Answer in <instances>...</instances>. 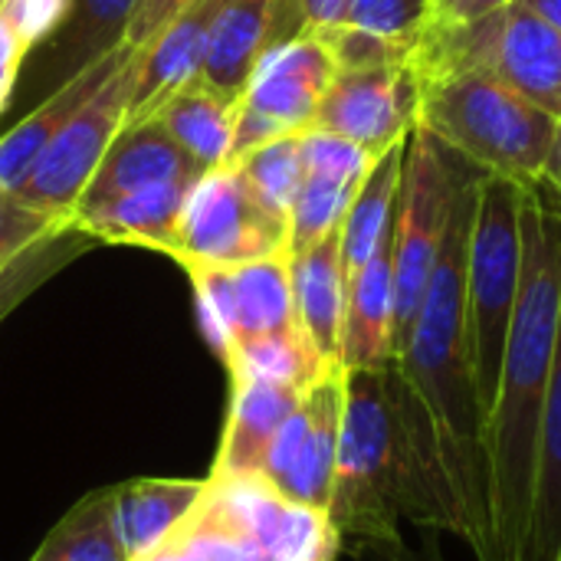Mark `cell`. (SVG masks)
I'll use <instances>...</instances> for the list:
<instances>
[{"instance_id": "cell-1", "label": "cell", "mask_w": 561, "mask_h": 561, "mask_svg": "<svg viewBox=\"0 0 561 561\" xmlns=\"http://www.w3.org/2000/svg\"><path fill=\"white\" fill-rule=\"evenodd\" d=\"M480 178L483 174L463 178L454 194L427 293L394 362L431 427L457 516V539L470 546L477 561H500L490 506L486 408L480 401L467 345V253Z\"/></svg>"}, {"instance_id": "cell-2", "label": "cell", "mask_w": 561, "mask_h": 561, "mask_svg": "<svg viewBox=\"0 0 561 561\" xmlns=\"http://www.w3.org/2000/svg\"><path fill=\"white\" fill-rule=\"evenodd\" d=\"M523 276L506 335L496 398L486 417L496 559L533 561L539 431L561 322V207L533 184L519 210Z\"/></svg>"}, {"instance_id": "cell-3", "label": "cell", "mask_w": 561, "mask_h": 561, "mask_svg": "<svg viewBox=\"0 0 561 561\" xmlns=\"http://www.w3.org/2000/svg\"><path fill=\"white\" fill-rule=\"evenodd\" d=\"M329 519L342 549L404 539L401 519L424 533L457 536L431 427L398 362L345 371Z\"/></svg>"}, {"instance_id": "cell-4", "label": "cell", "mask_w": 561, "mask_h": 561, "mask_svg": "<svg viewBox=\"0 0 561 561\" xmlns=\"http://www.w3.org/2000/svg\"><path fill=\"white\" fill-rule=\"evenodd\" d=\"M417 125L454 158H463L483 178H506L519 187L542 181L556 115L473 69H431L417 72Z\"/></svg>"}, {"instance_id": "cell-5", "label": "cell", "mask_w": 561, "mask_h": 561, "mask_svg": "<svg viewBox=\"0 0 561 561\" xmlns=\"http://www.w3.org/2000/svg\"><path fill=\"white\" fill-rule=\"evenodd\" d=\"M523 191L526 187L506 178H480L477 184V210L467 253V345L486 417L496 398L523 276Z\"/></svg>"}, {"instance_id": "cell-6", "label": "cell", "mask_w": 561, "mask_h": 561, "mask_svg": "<svg viewBox=\"0 0 561 561\" xmlns=\"http://www.w3.org/2000/svg\"><path fill=\"white\" fill-rule=\"evenodd\" d=\"M411 66L486 72L561 118V33L523 0L467 26L431 23Z\"/></svg>"}, {"instance_id": "cell-7", "label": "cell", "mask_w": 561, "mask_h": 561, "mask_svg": "<svg viewBox=\"0 0 561 561\" xmlns=\"http://www.w3.org/2000/svg\"><path fill=\"white\" fill-rule=\"evenodd\" d=\"M460 181L454 151H447L427 128L414 125L404 145L394 207V358L401 355L427 293Z\"/></svg>"}, {"instance_id": "cell-8", "label": "cell", "mask_w": 561, "mask_h": 561, "mask_svg": "<svg viewBox=\"0 0 561 561\" xmlns=\"http://www.w3.org/2000/svg\"><path fill=\"white\" fill-rule=\"evenodd\" d=\"M289 253V220L273 214L233 164H220L187 191L171 260L187 266H240Z\"/></svg>"}, {"instance_id": "cell-9", "label": "cell", "mask_w": 561, "mask_h": 561, "mask_svg": "<svg viewBox=\"0 0 561 561\" xmlns=\"http://www.w3.org/2000/svg\"><path fill=\"white\" fill-rule=\"evenodd\" d=\"M335 76L339 66L316 33H302L270 46L237 102L230 161L273 138L309 131L312 115Z\"/></svg>"}, {"instance_id": "cell-10", "label": "cell", "mask_w": 561, "mask_h": 561, "mask_svg": "<svg viewBox=\"0 0 561 561\" xmlns=\"http://www.w3.org/2000/svg\"><path fill=\"white\" fill-rule=\"evenodd\" d=\"M207 342L224 362L237 345L299 329L289 253L240 266H187Z\"/></svg>"}, {"instance_id": "cell-11", "label": "cell", "mask_w": 561, "mask_h": 561, "mask_svg": "<svg viewBox=\"0 0 561 561\" xmlns=\"http://www.w3.org/2000/svg\"><path fill=\"white\" fill-rule=\"evenodd\" d=\"M131 82H135V56L59 128V135L33 161V168L16 187V194L26 204L66 217L72 227V210L79 197L85 194L112 138L125 125Z\"/></svg>"}, {"instance_id": "cell-12", "label": "cell", "mask_w": 561, "mask_h": 561, "mask_svg": "<svg viewBox=\"0 0 561 561\" xmlns=\"http://www.w3.org/2000/svg\"><path fill=\"white\" fill-rule=\"evenodd\" d=\"M345 411V368L335 365L316 378L296 411L276 431L260 480L283 500L329 513L335 457Z\"/></svg>"}, {"instance_id": "cell-13", "label": "cell", "mask_w": 561, "mask_h": 561, "mask_svg": "<svg viewBox=\"0 0 561 561\" xmlns=\"http://www.w3.org/2000/svg\"><path fill=\"white\" fill-rule=\"evenodd\" d=\"M417 102L421 82L411 62L339 69L309 131H325L368 154H381L417 125Z\"/></svg>"}, {"instance_id": "cell-14", "label": "cell", "mask_w": 561, "mask_h": 561, "mask_svg": "<svg viewBox=\"0 0 561 561\" xmlns=\"http://www.w3.org/2000/svg\"><path fill=\"white\" fill-rule=\"evenodd\" d=\"M138 0H62L56 23L30 46L16 85L23 99L39 105L89 62L105 56L125 39V26Z\"/></svg>"}, {"instance_id": "cell-15", "label": "cell", "mask_w": 561, "mask_h": 561, "mask_svg": "<svg viewBox=\"0 0 561 561\" xmlns=\"http://www.w3.org/2000/svg\"><path fill=\"white\" fill-rule=\"evenodd\" d=\"M375 158L378 154H368L345 138L302 131V184L289 210V253H299L342 227Z\"/></svg>"}, {"instance_id": "cell-16", "label": "cell", "mask_w": 561, "mask_h": 561, "mask_svg": "<svg viewBox=\"0 0 561 561\" xmlns=\"http://www.w3.org/2000/svg\"><path fill=\"white\" fill-rule=\"evenodd\" d=\"M306 388L230 375V404L224 421V437L217 460L207 480H250L260 477L266 450L283 427V421L296 411Z\"/></svg>"}, {"instance_id": "cell-17", "label": "cell", "mask_w": 561, "mask_h": 561, "mask_svg": "<svg viewBox=\"0 0 561 561\" xmlns=\"http://www.w3.org/2000/svg\"><path fill=\"white\" fill-rule=\"evenodd\" d=\"M201 174L207 171H201V164L151 115V118L122 125V131L112 138L79 204H99V201L154 187V184H168V181H197Z\"/></svg>"}, {"instance_id": "cell-18", "label": "cell", "mask_w": 561, "mask_h": 561, "mask_svg": "<svg viewBox=\"0 0 561 561\" xmlns=\"http://www.w3.org/2000/svg\"><path fill=\"white\" fill-rule=\"evenodd\" d=\"M217 7L220 0H194L148 46L135 53V82L128 95L125 125L151 118L174 89H181L201 72L204 39Z\"/></svg>"}, {"instance_id": "cell-19", "label": "cell", "mask_w": 561, "mask_h": 561, "mask_svg": "<svg viewBox=\"0 0 561 561\" xmlns=\"http://www.w3.org/2000/svg\"><path fill=\"white\" fill-rule=\"evenodd\" d=\"M135 56V46H128L125 39L108 49L105 56H99L95 62H89L79 76H72L66 85H59L49 99H43L30 115H23L13 128H7L0 135V187L16 191L20 181L26 178V171L33 168V161L43 154V148L59 135V128Z\"/></svg>"}, {"instance_id": "cell-20", "label": "cell", "mask_w": 561, "mask_h": 561, "mask_svg": "<svg viewBox=\"0 0 561 561\" xmlns=\"http://www.w3.org/2000/svg\"><path fill=\"white\" fill-rule=\"evenodd\" d=\"M394 362V224L371 260L348 279L342 368H385Z\"/></svg>"}, {"instance_id": "cell-21", "label": "cell", "mask_w": 561, "mask_h": 561, "mask_svg": "<svg viewBox=\"0 0 561 561\" xmlns=\"http://www.w3.org/2000/svg\"><path fill=\"white\" fill-rule=\"evenodd\" d=\"M296 319L312 348L329 365H342V329L348 302V276L342 263V227L319 243L289 253Z\"/></svg>"}, {"instance_id": "cell-22", "label": "cell", "mask_w": 561, "mask_h": 561, "mask_svg": "<svg viewBox=\"0 0 561 561\" xmlns=\"http://www.w3.org/2000/svg\"><path fill=\"white\" fill-rule=\"evenodd\" d=\"M191 187L194 181H168L99 204H79L72 210V230L105 243H135L171 256Z\"/></svg>"}, {"instance_id": "cell-23", "label": "cell", "mask_w": 561, "mask_h": 561, "mask_svg": "<svg viewBox=\"0 0 561 561\" xmlns=\"http://www.w3.org/2000/svg\"><path fill=\"white\" fill-rule=\"evenodd\" d=\"M207 480L138 477L115 486V529L128 561L148 559L197 510Z\"/></svg>"}, {"instance_id": "cell-24", "label": "cell", "mask_w": 561, "mask_h": 561, "mask_svg": "<svg viewBox=\"0 0 561 561\" xmlns=\"http://www.w3.org/2000/svg\"><path fill=\"white\" fill-rule=\"evenodd\" d=\"M141 561H276L247 529L227 483L207 480L197 510L168 536L161 549Z\"/></svg>"}, {"instance_id": "cell-25", "label": "cell", "mask_w": 561, "mask_h": 561, "mask_svg": "<svg viewBox=\"0 0 561 561\" xmlns=\"http://www.w3.org/2000/svg\"><path fill=\"white\" fill-rule=\"evenodd\" d=\"M276 0H220L201 59V79L240 99L260 56L270 46V20Z\"/></svg>"}, {"instance_id": "cell-26", "label": "cell", "mask_w": 561, "mask_h": 561, "mask_svg": "<svg viewBox=\"0 0 561 561\" xmlns=\"http://www.w3.org/2000/svg\"><path fill=\"white\" fill-rule=\"evenodd\" d=\"M237 102L240 99H230L207 79L194 76L158 105L154 118L201 164V171H214L230 161Z\"/></svg>"}, {"instance_id": "cell-27", "label": "cell", "mask_w": 561, "mask_h": 561, "mask_svg": "<svg viewBox=\"0 0 561 561\" xmlns=\"http://www.w3.org/2000/svg\"><path fill=\"white\" fill-rule=\"evenodd\" d=\"M404 145H408V135L401 141H394L391 148H385L371 161L365 181L358 184V191L348 204V214L342 220V263H345L348 279L371 260L381 237L394 224L401 168H404Z\"/></svg>"}, {"instance_id": "cell-28", "label": "cell", "mask_w": 561, "mask_h": 561, "mask_svg": "<svg viewBox=\"0 0 561 561\" xmlns=\"http://www.w3.org/2000/svg\"><path fill=\"white\" fill-rule=\"evenodd\" d=\"M561 556V322L556 358L549 371V391L539 431V470L533 506V561H556Z\"/></svg>"}, {"instance_id": "cell-29", "label": "cell", "mask_w": 561, "mask_h": 561, "mask_svg": "<svg viewBox=\"0 0 561 561\" xmlns=\"http://www.w3.org/2000/svg\"><path fill=\"white\" fill-rule=\"evenodd\" d=\"M30 561H128L115 529V486L82 496Z\"/></svg>"}, {"instance_id": "cell-30", "label": "cell", "mask_w": 561, "mask_h": 561, "mask_svg": "<svg viewBox=\"0 0 561 561\" xmlns=\"http://www.w3.org/2000/svg\"><path fill=\"white\" fill-rule=\"evenodd\" d=\"M224 365H227V375H250V378L283 381V385H296V388H309L316 378H322L329 368H335V365L322 362V355L312 348V342L306 339L302 329L243 342L224 358Z\"/></svg>"}, {"instance_id": "cell-31", "label": "cell", "mask_w": 561, "mask_h": 561, "mask_svg": "<svg viewBox=\"0 0 561 561\" xmlns=\"http://www.w3.org/2000/svg\"><path fill=\"white\" fill-rule=\"evenodd\" d=\"M230 164L243 174L250 191L273 214L289 220L293 201H296L299 184H302V135L273 138V141L247 151L243 158H237Z\"/></svg>"}, {"instance_id": "cell-32", "label": "cell", "mask_w": 561, "mask_h": 561, "mask_svg": "<svg viewBox=\"0 0 561 561\" xmlns=\"http://www.w3.org/2000/svg\"><path fill=\"white\" fill-rule=\"evenodd\" d=\"M66 230H72L66 217L33 207L16 191L0 187V279L20 256L56 240Z\"/></svg>"}, {"instance_id": "cell-33", "label": "cell", "mask_w": 561, "mask_h": 561, "mask_svg": "<svg viewBox=\"0 0 561 561\" xmlns=\"http://www.w3.org/2000/svg\"><path fill=\"white\" fill-rule=\"evenodd\" d=\"M434 20V0H348L342 23L414 46Z\"/></svg>"}, {"instance_id": "cell-34", "label": "cell", "mask_w": 561, "mask_h": 561, "mask_svg": "<svg viewBox=\"0 0 561 561\" xmlns=\"http://www.w3.org/2000/svg\"><path fill=\"white\" fill-rule=\"evenodd\" d=\"M26 53H30V36L23 33V26L13 20L10 10H0V112L7 108L16 89V76Z\"/></svg>"}, {"instance_id": "cell-35", "label": "cell", "mask_w": 561, "mask_h": 561, "mask_svg": "<svg viewBox=\"0 0 561 561\" xmlns=\"http://www.w3.org/2000/svg\"><path fill=\"white\" fill-rule=\"evenodd\" d=\"M194 0H138L131 10V20L125 26V43L141 49L148 46L178 13H184Z\"/></svg>"}, {"instance_id": "cell-36", "label": "cell", "mask_w": 561, "mask_h": 561, "mask_svg": "<svg viewBox=\"0 0 561 561\" xmlns=\"http://www.w3.org/2000/svg\"><path fill=\"white\" fill-rule=\"evenodd\" d=\"M437 536V533H434ZM431 533L421 539L417 549H411L404 539L394 542H365V546H352L342 549V556H348V561H444L440 542Z\"/></svg>"}, {"instance_id": "cell-37", "label": "cell", "mask_w": 561, "mask_h": 561, "mask_svg": "<svg viewBox=\"0 0 561 561\" xmlns=\"http://www.w3.org/2000/svg\"><path fill=\"white\" fill-rule=\"evenodd\" d=\"M516 0H450L431 23H440V26H467V23H477L503 7H510Z\"/></svg>"}, {"instance_id": "cell-38", "label": "cell", "mask_w": 561, "mask_h": 561, "mask_svg": "<svg viewBox=\"0 0 561 561\" xmlns=\"http://www.w3.org/2000/svg\"><path fill=\"white\" fill-rule=\"evenodd\" d=\"M296 3H299V16H302L306 33L339 26L345 16V7H348V0H296Z\"/></svg>"}, {"instance_id": "cell-39", "label": "cell", "mask_w": 561, "mask_h": 561, "mask_svg": "<svg viewBox=\"0 0 561 561\" xmlns=\"http://www.w3.org/2000/svg\"><path fill=\"white\" fill-rule=\"evenodd\" d=\"M561 207V118H556V135H552V145H549V158H546V168H542V181H539Z\"/></svg>"}, {"instance_id": "cell-40", "label": "cell", "mask_w": 561, "mask_h": 561, "mask_svg": "<svg viewBox=\"0 0 561 561\" xmlns=\"http://www.w3.org/2000/svg\"><path fill=\"white\" fill-rule=\"evenodd\" d=\"M523 3L533 7L539 16H546V20L561 33V0H523Z\"/></svg>"}, {"instance_id": "cell-41", "label": "cell", "mask_w": 561, "mask_h": 561, "mask_svg": "<svg viewBox=\"0 0 561 561\" xmlns=\"http://www.w3.org/2000/svg\"><path fill=\"white\" fill-rule=\"evenodd\" d=\"M447 3H450V0H434V16H437V13H440V10H444Z\"/></svg>"}, {"instance_id": "cell-42", "label": "cell", "mask_w": 561, "mask_h": 561, "mask_svg": "<svg viewBox=\"0 0 561 561\" xmlns=\"http://www.w3.org/2000/svg\"><path fill=\"white\" fill-rule=\"evenodd\" d=\"M7 3H10V0H0V10H3V7H7Z\"/></svg>"}, {"instance_id": "cell-43", "label": "cell", "mask_w": 561, "mask_h": 561, "mask_svg": "<svg viewBox=\"0 0 561 561\" xmlns=\"http://www.w3.org/2000/svg\"><path fill=\"white\" fill-rule=\"evenodd\" d=\"M0 316H3V302H0Z\"/></svg>"}, {"instance_id": "cell-44", "label": "cell", "mask_w": 561, "mask_h": 561, "mask_svg": "<svg viewBox=\"0 0 561 561\" xmlns=\"http://www.w3.org/2000/svg\"><path fill=\"white\" fill-rule=\"evenodd\" d=\"M556 561H561V556H559V559H556Z\"/></svg>"}]
</instances>
